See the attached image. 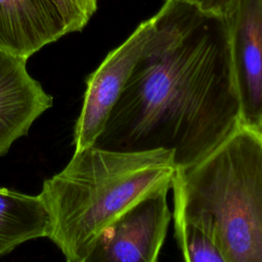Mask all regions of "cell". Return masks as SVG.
I'll return each instance as SVG.
<instances>
[{
  "label": "cell",
  "mask_w": 262,
  "mask_h": 262,
  "mask_svg": "<svg viewBox=\"0 0 262 262\" xmlns=\"http://www.w3.org/2000/svg\"><path fill=\"white\" fill-rule=\"evenodd\" d=\"M27 60L0 50V157L52 106V96L29 74Z\"/></svg>",
  "instance_id": "7"
},
{
  "label": "cell",
  "mask_w": 262,
  "mask_h": 262,
  "mask_svg": "<svg viewBox=\"0 0 262 262\" xmlns=\"http://www.w3.org/2000/svg\"><path fill=\"white\" fill-rule=\"evenodd\" d=\"M61 17L66 33L81 32L97 9V0H50Z\"/></svg>",
  "instance_id": "11"
},
{
  "label": "cell",
  "mask_w": 262,
  "mask_h": 262,
  "mask_svg": "<svg viewBox=\"0 0 262 262\" xmlns=\"http://www.w3.org/2000/svg\"><path fill=\"white\" fill-rule=\"evenodd\" d=\"M165 1V32L133 72L94 145L171 150L177 169H184L241 128L239 110L221 23Z\"/></svg>",
  "instance_id": "1"
},
{
  "label": "cell",
  "mask_w": 262,
  "mask_h": 262,
  "mask_svg": "<svg viewBox=\"0 0 262 262\" xmlns=\"http://www.w3.org/2000/svg\"><path fill=\"white\" fill-rule=\"evenodd\" d=\"M171 150L120 151L96 145L74 151L39 193L51 221L49 238L67 262H79L111 222L147 194L172 188Z\"/></svg>",
  "instance_id": "2"
},
{
  "label": "cell",
  "mask_w": 262,
  "mask_h": 262,
  "mask_svg": "<svg viewBox=\"0 0 262 262\" xmlns=\"http://www.w3.org/2000/svg\"><path fill=\"white\" fill-rule=\"evenodd\" d=\"M165 1V0H164ZM188 7L193 8L200 14L222 20L235 5L237 0H174Z\"/></svg>",
  "instance_id": "12"
},
{
  "label": "cell",
  "mask_w": 262,
  "mask_h": 262,
  "mask_svg": "<svg viewBox=\"0 0 262 262\" xmlns=\"http://www.w3.org/2000/svg\"><path fill=\"white\" fill-rule=\"evenodd\" d=\"M168 13L169 3L165 1L88 76L83 105L74 129L75 151L95 144L138 63L161 40Z\"/></svg>",
  "instance_id": "4"
},
{
  "label": "cell",
  "mask_w": 262,
  "mask_h": 262,
  "mask_svg": "<svg viewBox=\"0 0 262 262\" xmlns=\"http://www.w3.org/2000/svg\"><path fill=\"white\" fill-rule=\"evenodd\" d=\"M51 221L40 195L0 186V257L30 239L48 237Z\"/></svg>",
  "instance_id": "9"
},
{
  "label": "cell",
  "mask_w": 262,
  "mask_h": 262,
  "mask_svg": "<svg viewBox=\"0 0 262 262\" xmlns=\"http://www.w3.org/2000/svg\"><path fill=\"white\" fill-rule=\"evenodd\" d=\"M168 191L156 190L131 206L99 232L79 262H159L172 218Z\"/></svg>",
  "instance_id": "6"
},
{
  "label": "cell",
  "mask_w": 262,
  "mask_h": 262,
  "mask_svg": "<svg viewBox=\"0 0 262 262\" xmlns=\"http://www.w3.org/2000/svg\"><path fill=\"white\" fill-rule=\"evenodd\" d=\"M173 218L184 262H227L215 242L201 227L178 216Z\"/></svg>",
  "instance_id": "10"
},
{
  "label": "cell",
  "mask_w": 262,
  "mask_h": 262,
  "mask_svg": "<svg viewBox=\"0 0 262 262\" xmlns=\"http://www.w3.org/2000/svg\"><path fill=\"white\" fill-rule=\"evenodd\" d=\"M64 35L50 0H0V50L28 59Z\"/></svg>",
  "instance_id": "8"
},
{
  "label": "cell",
  "mask_w": 262,
  "mask_h": 262,
  "mask_svg": "<svg viewBox=\"0 0 262 262\" xmlns=\"http://www.w3.org/2000/svg\"><path fill=\"white\" fill-rule=\"evenodd\" d=\"M173 216L201 227L227 262H262V135L241 127L201 162L177 169Z\"/></svg>",
  "instance_id": "3"
},
{
  "label": "cell",
  "mask_w": 262,
  "mask_h": 262,
  "mask_svg": "<svg viewBox=\"0 0 262 262\" xmlns=\"http://www.w3.org/2000/svg\"><path fill=\"white\" fill-rule=\"evenodd\" d=\"M219 21L241 127L262 135V0H237Z\"/></svg>",
  "instance_id": "5"
}]
</instances>
